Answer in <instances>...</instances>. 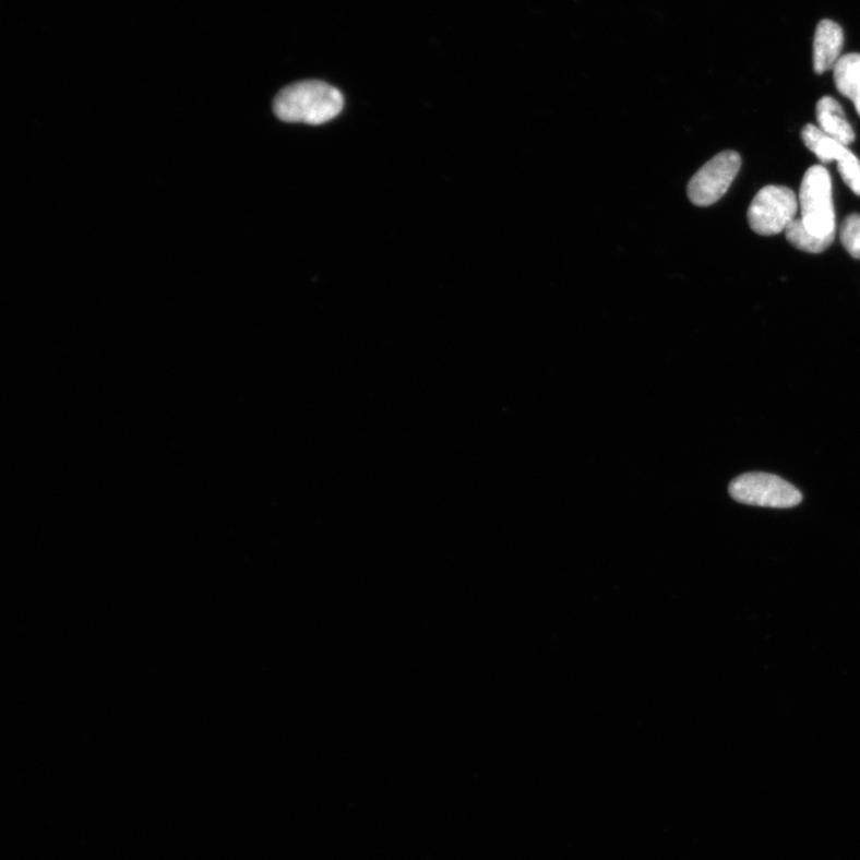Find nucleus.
Returning a JSON list of instances; mask_svg holds the SVG:
<instances>
[{"instance_id": "f257e3e1", "label": "nucleus", "mask_w": 860, "mask_h": 860, "mask_svg": "<svg viewBox=\"0 0 860 860\" xmlns=\"http://www.w3.org/2000/svg\"><path fill=\"white\" fill-rule=\"evenodd\" d=\"M345 106L338 88L320 81L290 84L276 95L273 109L285 122L323 124L335 119Z\"/></svg>"}, {"instance_id": "f03ea898", "label": "nucleus", "mask_w": 860, "mask_h": 860, "mask_svg": "<svg viewBox=\"0 0 860 860\" xmlns=\"http://www.w3.org/2000/svg\"><path fill=\"white\" fill-rule=\"evenodd\" d=\"M799 202L802 222L809 231L820 237L836 232L832 179L826 168L814 166L805 172Z\"/></svg>"}, {"instance_id": "7ed1b4c3", "label": "nucleus", "mask_w": 860, "mask_h": 860, "mask_svg": "<svg viewBox=\"0 0 860 860\" xmlns=\"http://www.w3.org/2000/svg\"><path fill=\"white\" fill-rule=\"evenodd\" d=\"M729 494L737 502L769 509H791L803 499L801 491L787 480L763 473L745 474L733 479Z\"/></svg>"}, {"instance_id": "20e7f679", "label": "nucleus", "mask_w": 860, "mask_h": 860, "mask_svg": "<svg viewBox=\"0 0 860 860\" xmlns=\"http://www.w3.org/2000/svg\"><path fill=\"white\" fill-rule=\"evenodd\" d=\"M799 200L788 187L767 186L757 192L749 208L751 229L761 236H774L787 230L796 219Z\"/></svg>"}, {"instance_id": "39448f33", "label": "nucleus", "mask_w": 860, "mask_h": 860, "mask_svg": "<svg viewBox=\"0 0 860 860\" xmlns=\"http://www.w3.org/2000/svg\"><path fill=\"white\" fill-rule=\"evenodd\" d=\"M741 157L737 152H720L692 177L689 198L692 204L707 207L716 204L728 192L741 169Z\"/></svg>"}, {"instance_id": "423d86ee", "label": "nucleus", "mask_w": 860, "mask_h": 860, "mask_svg": "<svg viewBox=\"0 0 860 860\" xmlns=\"http://www.w3.org/2000/svg\"><path fill=\"white\" fill-rule=\"evenodd\" d=\"M843 46L844 33L840 25L828 20L821 21L814 40V70L817 74L836 68Z\"/></svg>"}, {"instance_id": "0eeeda50", "label": "nucleus", "mask_w": 860, "mask_h": 860, "mask_svg": "<svg viewBox=\"0 0 860 860\" xmlns=\"http://www.w3.org/2000/svg\"><path fill=\"white\" fill-rule=\"evenodd\" d=\"M816 119L819 129L843 145L849 146L856 141L851 124L836 99L822 97L816 106Z\"/></svg>"}, {"instance_id": "6e6552de", "label": "nucleus", "mask_w": 860, "mask_h": 860, "mask_svg": "<svg viewBox=\"0 0 860 860\" xmlns=\"http://www.w3.org/2000/svg\"><path fill=\"white\" fill-rule=\"evenodd\" d=\"M834 81L839 93L852 100L860 117V55L841 57L834 68Z\"/></svg>"}, {"instance_id": "1a4fd4ad", "label": "nucleus", "mask_w": 860, "mask_h": 860, "mask_svg": "<svg viewBox=\"0 0 860 860\" xmlns=\"http://www.w3.org/2000/svg\"><path fill=\"white\" fill-rule=\"evenodd\" d=\"M801 136L804 145L815 154L821 163L838 162L849 150L814 124H807Z\"/></svg>"}, {"instance_id": "9d476101", "label": "nucleus", "mask_w": 860, "mask_h": 860, "mask_svg": "<svg viewBox=\"0 0 860 860\" xmlns=\"http://www.w3.org/2000/svg\"><path fill=\"white\" fill-rule=\"evenodd\" d=\"M786 235L792 247L811 252V254H821L832 246L834 238H836V232L822 237L812 234L807 229L802 219H795L787 227Z\"/></svg>"}, {"instance_id": "9b49d317", "label": "nucleus", "mask_w": 860, "mask_h": 860, "mask_svg": "<svg viewBox=\"0 0 860 860\" xmlns=\"http://www.w3.org/2000/svg\"><path fill=\"white\" fill-rule=\"evenodd\" d=\"M840 239L849 254L860 260V214H851L841 225Z\"/></svg>"}, {"instance_id": "f8f14e48", "label": "nucleus", "mask_w": 860, "mask_h": 860, "mask_svg": "<svg viewBox=\"0 0 860 860\" xmlns=\"http://www.w3.org/2000/svg\"><path fill=\"white\" fill-rule=\"evenodd\" d=\"M838 170L844 182L860 196V160L850 150L838 160Z\"/></svg>"}]
</instances>
